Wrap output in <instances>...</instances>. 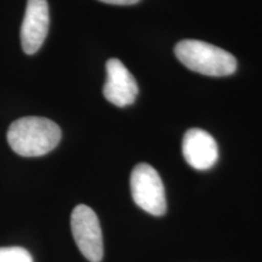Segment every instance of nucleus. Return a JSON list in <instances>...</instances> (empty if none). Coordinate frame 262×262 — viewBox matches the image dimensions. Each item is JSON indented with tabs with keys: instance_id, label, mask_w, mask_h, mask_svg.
<instances>
[{
	"instance_id": "obj_1",
	"label": "nucleus",
	"mask_w": 262,
	"mask_h": 262,
	"mask_svg": "<svg viewBox=\"0 0 262 262\" xmlns=\"http://www.w3.org/2000/svg\"><path fill=\"white\" fill-rule=\"evenodd\" d=\"M61 129L56 123L42 117H24L8 129V143L21 157L48 155L61 141Z\"/></svg>"
},
{
	"instance_id": "obj_2",
	"label": "nucleus",
	"mask_w": 262,
	"mask_h": 262,
	"mask_svg": "<svg viewBox=\"0 0 262 262\" xmlns=\"http://www.w3.org/2000/svg\"><path fill=\"white\" fill-rule=\"evenodd\" d=\"M175 55L183 66L196 73L225 77L237 71V60L224 49L201 40H182L175 47Z\"/></svg>"
},
{
	"instance_id": "obj_3",
	"label": "nucleus",
	"mask_w": 262,
	"mask_h": 262,
	"mask_svg": "<svg viewBox=\"0 0 262 262\" xmlns=\"http://www.w3.org/2000/svg\"><path fill=\"white\" fill-rule=\"evenodd\" d=\"M131 195L142 210L162 216L166 211L165 189L157 170L149 164L141 163L134 168L130 178Z\"/></svg>"
},
{
	"instance_id": "obj_4",
	"label": "nucleus",
	"mask_w": 262,
	"mask_h": 262,
	"mask_svg": "<svg viewBox=\"0 0 262 262\" xmlns=\"http://www.w3.org/2000/svg\"><path fill=\"white\" fill-rule=\"evenodd\" d=\"M73 238L80 253L90 262H101L103 258V238L97 215L89 206H75L71 216Z\"/></svg>"
},
{
	"instance_id": "obj_5",
	"label": "nucleus",
	"mask_w": 262,
	"mask_h": 262,
	"mask_svg": "<svg viewBox=\"0 0 262 262\" xmlns=\"http://www.w3.org/2000/svg\"><path fill=\"white\" fill-rule=\"evenodd\" d=\"M50 25L47 0H27L21 27L22 49L27 55L35 54L47 39Z\"/></svg>"
},
{
	"instance_id": "obj_6",
	"label": "nucleus",
	"mask_w": 262,
	"mask_h": 262,
	"mask_svg": "<svg viewBox=\"0 0 262 262\" xmlns=\"http://www.w3.org/2000/svg\"><path fill=\"white\" fill-rule=\"evenodd\" d=\"M106 71L107 80L103 86L106 100L118 107L134 103L139 94V86L123 62L118 58H111L106 63Z\"/></svg>"
},
{
	"instance_id": "obj_7",
	"label": "nucleus",
	"mask_w": 262,
	"mask_h": 262,
	"mask_svg": "<svg viewBox=\"0 0 262 262\" xmlns=\"http://www.w3.org/2000/svg\"><path fill=\"white\" fill-rule=\"evenodd\" d=\"M182 153L186 162L196 170L210 169L219 159V148L215 139L202 129H191L185 134Z\"/></svg>"
},
{
	"instance_id": "obj_8",
	"label": "nucleus",
	"mask_w": 262,
	"mask_h": 262,
	"mask_svg": "<svg viewBox=\"0 0 262 262\" xmlns=\"http://www.w3.org/2000/svg\"><path fill=\"white\" fill-rule=\"evenodd\" d=\"M0 262H33L32 255L21 247L0 248Z\"/></svg>"
},
{
	"instance_id": "obj_9",
	"label": "nucleus",
	"mask_w": 262,
	"mask_h": 262,
	"mask_svg": "<svg viewBox=\"0 0 262 262\" xmlns=\"http://www.w3.org/2000/svg\"><path fill=\"white\" fill-rule=\"evenodd\" d=\"M100 2L106 3L111 5H134L137 4L140 0H100Z\"/></svg>"
}]
</instances>
